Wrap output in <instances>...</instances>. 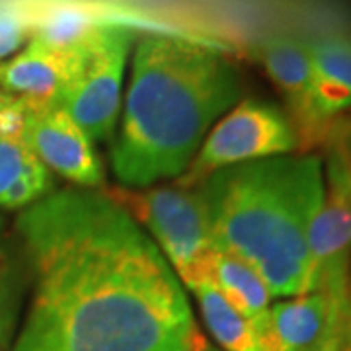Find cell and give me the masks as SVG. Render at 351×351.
Returning <instances> with one entry per match:
<instances>
[{
	"mask_svg": "<svg viewBox=\"0 0 351 351\" xmlns=\"http://www.w3.org/2000/svg\"><path fill=\"white\" fill-rule=\"evenodd\" d=\"M16 230L34 297L12 351H209L180 277L104 191L55 189Z\"/></svg>",
	"mask_w": 351,
	"mask_h": 351,
	"instance_id": "6da1fadb",
	"label": "cell"
},
{
	"mask_svg": "<svg viewBox=\"0 0 351 351\" xmlns=\"http://www.w3.org/2000/svg\"><path fill=\"white\" fill-rule=\"evenodd\" d=\"M240 94L239 73L219 51L170 34L138 39L110 151L119 186L178 180Z\"/></svg>",
	"mask_w": 351,
	"mask_h": 351,
	"instance_id": "7a4b0ae2",
	"label": "cell"
},
{
	"mask_svg": "<svg viewBox=\"0 0 351 351\" xmlns=\"http://www.w3.org/2000/svg\"><path fill=\"white\" fill-rule=\"evenodd\" d=\"M217 252L239 258L276 299L314 293L308 234L326 188L318 156H269L228 166L199 186Z\"/></svg>",
	"mask_w": 351,
	"mask_h": 351,
	"instance_id": "3957f363",
	"label": "cell"
},
{
	"mask_svg": "<svg viewBox=\"0 0 351 351\" xmlns=\"http://www.w3.org/2000/svg\"><path fill=\"white\" fill-rule=\"evenodd\" d=\"M137 221L166 262L191 289L207 281L215 246L209 232L205 205L195 188L151 186L145 189H104Z\"/></svg>",
	"mask_w": 351,
	"mask_h": 351,
	"instance_id": "277c9868",
	"label": "cell"
},
{
	"mask_svg": "<svg viewBox=\"0 0 351 351\" xmlns=\"http://www.w3.org/2000/svg\"><path fill=\"white\" fill-rule=\"evenodd\" d=\"M299 147L295 123L279 108L267 101L242 100L215 123L176 186L195 188L223 168L291 154Z\"/></svg>",
	"mask_w": 351,
	"mask_h": 351,
	"instance_id": "5b68a950",
	"label": "cell"
},
{
	"mask_svg": "<svg viewBox=\"0 0 351 351\" xmlns=\"http://www.w3.org/2000/svg\"><path fill=\"white\" fill-rule=\"evenodd\" d=\"M133 34L125 25L100 24L82 45V59L59 98L90 141L113 137L121 113L123 80Z\"/></svg>",
	"mask_w": 351,
	"mask_h": 351,
	"instance_id": "8992f818",
	"label": "cell"
},
{
	"mask_svg": "<svg viewBox=\"0 0 351 351\" xmlns=\"http://www.w3.org/2000/svg\"><path fill=\"white\" fill-rule=\"evenodd\" d=\"M24 143L49 172L75 188L98 189L106 184L92 141L63 108L51 106L27 113Z\"/></svg>",
	"mask_w": 351,
	"mask_h": 351,
	"instance_id": "52a82bcc",
	"label": "cell"
},
{
	"mask_svg": "<svg viewBox=\"0 0 351 351\" xmlns=\"http://www.w3.org/2000/svg\"><path fill=\"white\" fill-rule=\"evenodd\" d=\"M350 326V308L314 291L269 306L256 326L262 351H318Z\"/></svg>",
	"mask_w": 351,
	"mask_h": 351,
	"instance_id": "ba28073f",
	"label": "cell"
},
{
	"mask_svg": "<svg viewBox=\"0 0 351 351\" xmlns=\"http://www.w3.org/2000/svg\"><path fill=\"white\" fill-rule=\"evenodd\" d=\"M314 269V291L350 308L351 201L334 180H328L324 203L308 234Z\"/></svg>",
	"mask_w": 351,
	"mask_h": 351,
	"instance_id": "9c48e42d",
	"label": "cell"
},
{
	"mask_svg": "<svg viewBox=\"0 0 351 351\" xmlns=\"http://www.w3.org/2000/svg\"><path fill=\"white\" fill-rule=\"evenodd\" d=\"M82 45L59 51L32 38L12 59L0 63V88L24 101L29 112L57 106L80 66Z\"/></svg>",
	"mask_w": 351,
	"mask_h": 351,
	"instance_id": "30bf717a",
	"label": "cell"
},
{
	"mask_svg": "<svg viewBox=\"0 0 351 351\" xmlns=\"http://www.w3.org/2000/svg\"><path fill=\"white\" fill-rule=\"evenodd\" d=\"M260 59L285 94L291 113L297 121L299 141L304 147L314 143H324L330 125H324L316 113L314 104V69L306 43L293 36H269L260 45Z\"/></svg>",
	"mask_w": 351,
	"mask_h": 351,
	"instance_id": "8fae6325",
	"label": "cell"
},
{
	"mask_svg": "<svg viewBox=\"0 0 351 351\" xmlns=\"http://www.w3.org/2000/svg\"><path fill=\"white\" fill-rule=\"evenodd\" d=\"M314 69V104L324 125L351 108V39L328 36L306 43Z\"/></svg>",
	"mask_w": 351,
	"mask_h": 351,
	"instance_id": "7c38bea8",
	"label": "cell"
},
{
	"mask_svg": "<svg viewBox=\"0 0 351 351\" xmlns=\"http://www.w3.org/2000/svg\"><path fill=\"white\" fill-rule=\"evenodd\" d=\"M53 188V174L24 141L0 137V209L24 211Z\"/></svg>",
	"mask_w": 351,
	"mask_h": 351,
	"instance_id": "4fadbf2b",
	"label": "cell"
},
{
	"mask_svg": "<svg viewBox=\"0 0 351 351\" xmlns=\"http://www.w3.org/2000/svg\"><path fill=\"white\" fill-rule=\"evenodd\" d=\"M207 281L237 313L250 320L254 328L262 324L271 306V295L263 285L262 277L248 263L223 252H215L207 269Z\"/></svg>",
	"mask_w": 351,
	"mask_h": 351,
	"instance_id": "5bb4252c",
	"label": "cell"
},
{
	"mask_svg": "<svg viewBox=\"0 0 351 351\" xmlns=\"http://www.w3.org/2000/svg\"><path fill=\"white\" fill-rule=\"evenodd\" d=\"M189 291L199 304L205 326L223 351H262L254 324L237 313L209 281H201Z\"/></svg>",
	"mask_w": 351,
	"mask_h": 351,
	"instance_id": "9a60e30c",
	"label": "cell"
},
{
	"mask_svg": "<svg viewBox=\"0 0 351 351\" xmlns=\"http://www.w3.org/2000/svg\"><path fill=\"white\" fill-rule=\"evenodd\" d=\"M98 25L100 24L94 22V18L86 10L64 6L45 14L34 25L32 38H38L53 49L73 51L78 49L94 34Z\"/></svg>",
	"mask_w": 351,
	"mask_h": 351,
	"instance_id": "2e32d148",
	"label": "cell"
},
{
	"mask_svg": "<svg viewBox=\"0 0 351 351\" xmlns=\"http://www.w3.org/2000/svg\"><path fill=\"white\" fill-rule=\"evenodd\" d=\"M22 295L20 267L4 246H0V346L12 336Z\"/></svg>",
	"mask_w": 351,
	"mask_h": 351,
	"instance_id": "e0dca14e",
	"label": "cell"
},
{
	"mask_svg": "<svg viewBox=\"0 0 351 351\" xmlns=\"http://www.w3.org/2000/svg\"><path fill=\"white\" fill-rule=\"evenodd\" d=\"M324 145L328 149V180H334L351 201V119H334Z\"/></svg>",
	"mask_w": 351,
	"mask_h": 351,
	"instance_id": "ac0fdd59",
	"label": "cell"
},
{
	"mask_svg": "<svg viewBox=\"0 0 351 351\" xmlns=\"http://www.w3.org/2000/svg\"><path fill=\"white\" fill-rule=\"evenodd\" d=\"M32 32L24 14L10 6H0V61L20 49Z\"/></svg>",
	"mask_w": 351,
	"mask_h": 351,
	"instance_id": "d6986e66",
	"label": "cell"
},
{
	"mask_svg": "<svg viewBox=\"0 0 351 351\" xmlns=\"http://www.w3.org/2000/svg\"><path fill=\"white\" fill-rule=\"evenodd\" d=\"M27 106L24 101L14 98L0 110V137L24 141L25 121H27Z\"/></svg>",
	"mask_w": 351,
	"mask_h": 351,
	"instance_id": "ffe728a7",
	"label": "cell"
},
{
	"mask_svg": "<svg viewBox=\"0 0 351 351\" xmlns=\"http://www.w3.org/2000/svg\"><path fill=\"white\" fill-rule=\"evenodd\" d=\"M348 330H350V326L346 328L343 332L336 334V336H332V338L328 339L326 343H324V346H322L318 351H339V348H341V341H343V338H346Z\"/></svg>",
	"mask_w": 351,
	"mask_h": 351,
	"instance_id": "44dd1931",
	"label": "cell"
},
{
	"mask_svg": "<svg viewBox=\"0 0 351 351\" xmlns=\"http://www.w3.org/2000/svg\"><path fill=\"white\" fill-rule=\"evenodd\" d=\"M339 351H351V328L348 330V334H346V338L341 341V348Z\"/></svg>",
	"mask_w": 351,
	"mask_h": 351,
	"instance_id": "7402d4cb",
	"label": "cell"
},
{
	"mask_svg": "<svg viewBox=\"0 0 351 351\" xmlns=\"http://www.w3.org/2000/svg\"><path fill=\"white\" fill-rule=\"evenodd\" d=\"M14 100V96H10V94H6L2 88H0V110L8 104V101H12Z\"/></svg>",
	"mask_w": 351,
	"mask_h": 351,
	"instance_id": "603a6c76",
	"label": "cell"
},
{
	"mask_svg": "<svg viewBox=\"0 0 351 351\" xmlns=\"http://www.w3.org/2000/svg\"><path fill=\"white\" fill-rule=\"evenodd\" d=\"M350 328H351V277H350Z\"/></svg>",
	"mask_w": 351,
	"mask_h": 351,
	"instance_id": "cb8c5ba5",
	"label": "cell"
},
{
	"mask_svg": "<svg viewBox=\"0 0 351 351\" xmlns=\"http://www.w3.org/2000/svg\"><path fill=\"white\" fill-rule=\"evenodd\" d=\"M2 225H4V219L0 217V228H2Z\"/></svg>",
	"mask_w": 351,
	"mask_h": 351,
	"instance_id": "d4e9b609",
	"label": "cell"
}]
</instances>
